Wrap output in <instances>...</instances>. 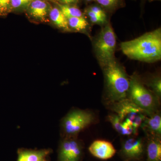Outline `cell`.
<instances>
[{"label": "cell", "instance_id": "1", "mask_svg": "<svg viewBox=\"0 0 161 161\" xmlns=\"http://www.w3.org/2000/svg\"><path fill=\"white\" fill-rule=\"evenodd\" d=\"M123 53L130 59L152 63L161 59L160 28L130 41L122 42Z\"/></svg>", "mask_w": 161, "mask_h": 161}, {"label": "cell", "instance_id": "2", "mask_svg": "<svg viewBox=\"0 0 161 161\" xmlns=\"http://www.w3.org/2000/svg\"><path fill=\"white\" fill-rule=\"evenodd\" d=\"M107 96L110 103L128 98L130 78L115 60L102 67Z\"/></svg>", "mask_w": 161, "mask_h": 161}, {"label": "cell", "instance_id": "3", "mask_svg": "<svg viewBox=\"0 0 161 161\" xmlns=\"http://www.w3.org/2000/svg\"><path fill=\"white\" fill-rule=\"evenodd\" d=\"M128 98L147 113L152 115L157 111L159 100L152 92L147 89L136 75L130 78Z\"/></svg>", "mask_w": 161, "mask_h": 161}, {"label": "cell", "instance_id": "4", "mask_svg": "<svg viewBox=\"0 0 161 161\" xmlns=\"http://www.w3.org/2000/svg\"><path fill=\"white\" fill-rule=\"evenodd\" d=\"M116 40L111 24H107L101 31L95 42V54L101 67L115 60Z\"/></svg>", "mask_w": 161, "mask_h": 161}, {"label": "cell", "instance_id": "5", "mask_svg": "<svg viewBox=\"0 0 161 161\" xmlns=\"http://www.w3.org/2000/svg\"><path fill=\"white\" fill-rule=\"evenodd\" d=\"M110 104L115 114L121 119L131 125L136 134L139 128L141 127L148 115L147 113L128 98Z\"/></svg>", "mask_w": 161, "mask_h": 161}, {"label": "cell", "instance_id": "6", "mask_svg": "<svg viewBox=\"0 0 161 161\" xmlns=\"http://www.w3.org/2000/svg\"><path fill=\"white\" fill-rule=\"evenodd\" d=\"M92 112L76 110L70 112L63 119L62 129L67 137L75 136L95 122Z\"/></svg>", "mask_w": 161, "mask_h": 161}, {"label": "cell", "instance_id": "7", "mask_svg": "<svg viewBox=\"0 0 161 161\" xmlns=\"http://www.w3.org/2000/svg\"><path fill=\"white\" fill-rule=\"evenodd\" d=\"M74 136L67 137L62 142L59 151L60 161H77L81 154L80 143Z\"/></svg>", "mask_w": 161, "mask_h": 161}, {"label": "cell", "instance_id": "8", "mask_svg": "<svg viewBox=\"0 0 161 161\" xmlns=\"http://www.w3.org/2000/svg\"><path fill=\"white\" fill-rule=\"evenodd\" d=\"M92 155L102 160L108 159L114 156L116 150L111 142L104 140L94 141L89 147Z\"/></svg>", "mask_w": 161, "mask_h": 161}, {"label": "cell", "instance_id": "9", "mask_svg": "<svg viewBox=\"0 0 161 161\" xmlns=\"http://www.w3.org/2000/svg\"><path fill=\"white\" fill-rule=\"evenodd\" d=\"M141 127L148 136L161 137V116L160 112L157 111L152 115H147Z\"/></svg>", "mask_w": 161, "mask_h": 161}, {"label": "cell", "instance_id": "10", "mask_svg": "<svg viewBox=\"0 0 161 161\" xmlns=\"http://www.w3.org/2000/svg\"><path fill=\"white\" fill-rule=\"evenodd\" d=\"M51 152L50 149L34 150L20 149L18 151L17 161H47V157Z\"/></svg>", "mask_w": 161, "mask_h": 161}, {"label": "cell", "instance_id": "11", "mask_svg": "<svg viewBox=\"0 0 161 161\" xmlns=\"http://www.w3.org/2000/svg\"><path fill=\"white\" fill-rule=\"evenodd\" d=\"M123 152L127 157L138 158L143 152V143L142 139L130 138L125 141L123 145Z\"/></svg>", "mask_w": 161, "mask_h": 161}, {"label": "cell", "instance_id": "12", "mask_svg": "<svg viewBox=\"0 0 161 161\" xmlns=\"http://www.w3.org/2000/svg\"><path fill=\"white\" fill-rule=\"evenodd\" d=\"M147 147V157L149 161H161L160 137L149 136Z\"/></svg>", "mask_w": 161, "mask_h": 161}, {"label": "cell", "instance_id": "13", "mask_svg": "<svg viewBox=\"0 0 161 161\" xmlns=\"http://www.w3.org/2000/svg\"><path fill=\"white\" fill-rule=\"evenodd\" d=\"M108 119L114 129L121 135L130 136L132 134H135L132 126L121 119L117 114H111L108 115Z\"/></svg>", "mask_w": 161, "mask_h": 161}, {"label": "cell", "instance_id": "14", "mask_svg": "<svg viewBox=\"0 0 161 161\" xmlns=\"http://www.w3.org/2000/svg\"><path fill=\"white\" fill-rule=\"evenodd\" d=\"M29 13L33 17L43 21L45 19L48 6L43 0H32L29 5Z\"/></svg>", "mask_w": 161, "mask_h": 161}, {"label": "cell", "instance_id": "15", "mask_svg": "<svg viewBox=\"0 0 161 161\" xmlns=\"http://www.w3.org/2000/svg\"><path fill=\"white\" fill-rule=\"evenodd\" d=\"M49 17L53 23L58 27L65 31H70L67 19L60 9L57 8L52 9L49 12Z\"/></svg>", "mask_w": 161, "mask_h": 161}, {"label": "cell", "instance_id": "16", "mask_svg": "<svg viewBox=\"0 0 161 161\" xmlns=\"http://www.w3.org/2000/svg\"><path fill=\"white\" fill-rule=\"evenodd\" d=\"M67 19L69 28L77 31L84 30L88 26V23L83 17L68 18Z\"/></svg>", "mask_w": 161, "mask_h": 161}, {"label": "cell", "instance_id": "17", "mask_svg": "<svg viewBox=\"0 0 161 161\" xmlns=\"http://www.w3.org/2000/svg\"><path fill=\"white\" fill-rule=\"evenodd\" d=\"M60 9L67 19L72 17H82V13L80 9L75 7L66 5H60Z\"/></svg>", "mask_w": 161, "mask_h": 161}, {"label": "cell", "instance_id": "18", "mask_svg": "<svg viewBox=\"0 0 161 161\" xmlns=\"http://www.w3.org/2000/svg\"><path fill=\"white\" fill-rule=\"evenodd\" d=\"M150 86L152 89L153 93L159 100L161 96V80L160 78H154L150 82Z\"/></svg>", "mask_w": 161, "mask_h": 161}, {"label": "cell", "instance_id": "19", "mask_svg": "<svg viewBox=\"0 0 161 161\" xmlns=\"http://www.w3.org/2000/svg\"><path fill=\"white\" fill-rule=\"evenodd\" d=\"M32 0H11V9H23L28 7Z\"/></svg>", "mask_w": 161, "mask_h": 161}, {"label": "cell", "instance_id": "20", "mask_svg": "<svg viewBox=\"0 0 161 161\" xmlns=\"http://www.w3.org/2000/svg\"><path fill=\"white\" fill-rule=\"evenodd\" d=\"M11 0H0V16H4L11 10Z\"/></svg>", "mask_w": 161, "mask_h": 161}, {"label": "cell", "instance_id": "21", "mask_svg": "<svg viewBox=\"0 0 161 161\" xmlns=\"http://www.w3.org/2000/svg\"><path fill=\"white\" fill-rule=\"evenodd\" d=\"M87 14L92 23L95 24H103L106 22L107 18H105L95 14L93 12L88 9Z\"/></svg>", "mask_w": 161, "mask_h": 161}, {"label": "cell", "instance_id": "22", "mask_svg": "<svg viewBox=\"0 0 161 161\" xmlns=\"http://www.w3.org/2000/svg\"><path fill=\"white\" fill-rule=\"evenodd\" d=\"M98 4L106 8H112L117 4L118 0H96Z\"/></svg>", "mask_w": 161, "mask_h": 161}, {"label": "cell", "instance_id": "23", "mask_svg": "<svg viewBox=\"0 0 161 161\" xmlns=\"http://www.w3.org/2000/svg\"><path fill=\"white\" fill-rule=\"evenodd\" d=\"M88 9L98 16H100L103 18H107V15L105 13L100 7L96 6H92V7H90V9Z\"/></svg>", "mask_w": 161, "mask_h": 161}, {"label": "cell", "instance_id": "24", "mask_svg": "<svg viewBox=\"0 0 161 161\" xmlns=\"http://www.w3.org/2000/svg\"><path fill=\"white\" fill-rule=\"evenodd\" d=\"M60 3H63L65 5H68V4H72L76 3L77 0H58Z\"/></svg>", "mask_w": 161, "mask_h": 161}, {"label": "cell", "instance_id": "25", "mask_svg": "<svg viewBox=\"0 0 161 161\" xmlns=\"http://www.w3.org/2000/svg\"><path fill=\"white\" fill-rule=\"evenodd\" d=\"M86 1H92V0H86Z\"/></svg>", "mask_w": 161, "mask_h": 161}]
</instances>
